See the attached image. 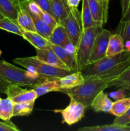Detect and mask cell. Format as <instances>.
<instances>
[{"mask_svg":"<svg viewBox=\"0 0 130 131\" xmlns=\"http://www.w3.org/2000/svg\"><path fill=\"white\" fill-rule=\"evenodd\" d=\"M108 1H110V0H108Z\"/></svg>","mask_w":130,"mask_h":131,"instance_id":"47","label":"cell"},{"mask_svg":"<svg viewBox=\"0 0 130 131\" xmlns=\"http://www.w3.org/2000/svg\"><path fill=\"white\" fill-rule=\"evenodd\" d=\"M36 55L35 56L38 60L52 66L64 70H70L69 68L61 61V59L51 49V47L50 49H36Z\"/></svg>","mask_w":130,"mask_h":131,"instance_id":"11","label":"cell"},{"mask_svg":"<svg viewBox=\"0 0 130 131\" xmlns=\"http://www.w3.org/2000/svg\"><path fill=\"white\" fill-rule=\"evenodd\" d=\"M89 8L93 19L101 23L104 25L108 20V14L105 11L103 6L98 0H88Z\"/></svg>","mask_w":130,"mask_h":131,"instance_id":"19","label":"cell"},{"mask_svg":"<svg viewBox=\"0 0 130 131\" xmlns=\"http://www.w3.org/2000/svg\"><path fill=\"white\" fill-rule=\"evenodd\" d=\"M81 14L84 29L90 28V27L98 26H103L101 23L96 21L93 19L90 8H89V4H88V0H82Z\"/></svg>","mask_w":130,"mask_h":131,"instance_id":"21","label":"cell"},{"mask_svg":"<svg viewBox=\"0 0 130 131\" xmlns=\"http://www.w3.org/2000/svg\"><path fill=\"white\" fill-rule=\"evenodd\" d=\"M39 17L46 23V24H47L48 26L52 27L53 29L58 24L57 22L56 21V19H54V17L50 14L47 12L43 11V10L42 11V12L41 13L40 15H39Z\"/></svg>","mask_w":130,"mask_h":131,"instance_id":"31","label":"cell"},{"mask_svg":"<svg viewBox=\"0 0 130 131\" xmlns=\"http://www.w3.org/2000/svg\"><path fill=\"white\" fill-rule=\"evenodd\" d=\"M113 124L119 125H129L130 124V107L121 116L116 117Z\"/></svg>","mask_w":130,"mask_h":131,"instance_id":"32","label":"cell"},{"mask_svg":"<svg viewBox=\"0 0 130 131\" xmlns=\"http://www.w3.org/2000/svg\"><path fill=\"white\" fill-rule=\"evenodd\" d=\"M126 90H127V89H126V88H120L118 90L109 93L108 97L115 101L122 99H124L126 97V95H127Z\"/></svg>","mask_w":130,"mask_h":131,"instance_id":"33","label":"cell"},{"mask_svg":"<svg viewBox=\"0 0 130 131\" xmlns=\"http://www.w3.org/2000/svg\"><path fill=\"white\" fill-rule=\"evenodd\" d=\"M98 1L100 2V3L101 4L102 6H103V8H104L105 11L108 14V5H109V1H107V0H98Z\"/></svg>","mask_w":130,"mask_h":131,"instance_id":"39","label":"cell"},{"mask_svg":"<svg viewBox=\"0 0 130 131\" xmlns=\"http://www.w3.org/2000/svg\"><path fill=\"white\" fill-rule=\"evenodd\" d=\"M35 1L42 10L49 13L52 15L51 12V0H33Z\"/></svg>","mask_w":130,"mask_h":131,"instance_id":"34","label":"cell"},{"mask_svg":"<svg viewBox=\"0 0 130 131\" xmlns=\"http://www.w3.org/2000/svg\"><path fill=\"white\" fill-rule=\"evenodd\" d=\"M102 29L103 26H98L85 28L83 30L75 51L78 68L80 71H82L88 65L94 40Z\"/></svg>","mask_w":130,"mask_h":131,"instance_id":"5","label":"cell"},{"mask_svg":"<svg viewBox=\"0 0 130 131\" xmlns=\"http://www.w3.org/2000/svg\"><path fill=\"white\" fill-rule=\"evenodd\" d=\"M62 1H64V3H65V5H67V6H68V3H67V0H62Z\"/></svg>","mask_w":130,"mask_h":131,"instance_id":"42","label":"cell"},{"mask_svg":"<svg viewBox=\"0 0 130 131\" xmlns=\"http://www.w3.org/2000/svg\"><path fill=\"white\" fill-rule=\"evenodd\" d=\"M3 17H5V16H4V15H3L1 12H0V19H2V18H3Z\"/></svg>","mask_w":130,"mask_h":131,"instance_id":"41","label":"cell"},{"mask_svg":"<svg viewBox=\"0 0 130 131\" xmlns=\"http://www.w3.org/2000/svg\"><path fill=\"white\" fill-rule=\"evenodd\" d=\"M14 102L9 98L1 99L0 101V119L9 121L13 117Z\"/></svg>","mask_w":130,"mask_h":131,"instance_id":"28","label":"cell"},{"mask_svg":"<svg viewBox=\"0 0 130 131\" xmlns=\"http://www.w3.org/2000/svg\"><path fill=\"white\" fill-rule=\"evenodd\" d=\"M113 102L104 92H101L95 97L90 104V108L96 113H109Z\"/></svg>","mask_w":130,"mask_h":131,"instance_id":"14","label":"cell"},{"mask_svg":"<svg viewBox=\"0 0 130 131\" xmlns=\"http://www.w3.org/2000/svg\"><path fill=\"white\" fill-rule=\"evenodd\" d=\"M110 80L98 78H90L85 79V81L81 85L69 90H61L85 106L86 108L90 107V104L95 97L100 92L108 88Z\"/></svg>","mask_w":130,"mask_h":131,"instance_id":"3","label":"cell"},{"mask_svg":"<svg viewBox=\"0 0 130 131\" xmlns=\"http://www.w3.org/2000/svg\"><path fill=\"white\" fill-rule=\"evenodd\" d=\"M129 20H130V0H129V5H128V7H127V11H126L125 15H124L123 17H121V21L120 22H126Z\"/></svg>","mask_w":130,"mask_h":131,"instance_id":"37","label":"cell"},{"mask_svg":"<svg viewBox=\"0 0 130 131\" xmlns=\"http://www.w3.org/2000/svg\"><path fill=\"white\" fill-rule=\"evenodd\" d=\"M124 51L125 48L122 37L119 33H112L108 41L106 56H114Z\"/></svg>","mask_w":130,"mask_h":131,"instance_id":"18","label":"cell"},{"mask_svg":"<svg viewBox=\"0 0 130 131\" xmlns=\"http://www.w3.org/2000/svg\"><path fill=\"white\" fill-rule=\"evenodd\" d=\"M69 6L65 5L62 0H51V12L52 15L57 23H59L68 15V8Z\"/></svg>","mask_w":130,"mask_h":131,"instance_id":"20","label":"cell"},{"mask_svg":"<svg viewBox=\"0 0 130 131\" xmlns=\"http://www.w3.org/2000/svg\"><path fill=\"white\" fill-rule=\"evenodd\" d=\"M129 2V0H121V8H122V17H123L125 15L126 11H127Z\"/></svg>","mask_w":130,"mask_h":131,"instance_id":"36","label":"cell"},{"mask_svg":"<svg viewBox=\"0 0 130 131\" xmlns=\"http://www.w3.org/2000/svg\"><path fill=\"white\" fill-rule=\"evenodd\" d=\"M15 5H16L17 7H19V0H10Z\"/></svg>","mask_w":130,"mask_h":131,"instance_id":"40","label":"cell"},{"mask_svg":"<svg viewBox=\"0 0 130 131\" xmlns=\"http://www.w3.org/2000/svg\"><path fill=\"white\" fill-rule=\"evenodd\" d=\"M20 129L12 122L5 121L3 124H0V131H19Z\"/></svg>","mask_w":130,"mask_h":131,"instance_id":"35","label":"cell"},{"mask_svg":"<svg viewBox=\"0 0 130 131\" xmlns=\"http://www.w3.org/2000/svg\"><path fill=\"white\" fill-rule=\"evenodd\" d=\"M124 88L130 90V67L122 72L119 75L108 82V88Z\"/></svg>","mask_w":130,"mask_h":131,"instance_id":"22","label":"cell"},{"mask_svg":"<svg viewBox=\"0 0 130 131\" xmlns=\"http://www.w3.org/2000/svg\"><path fill=\"white\" fill-rule=\"evenodd\" d=\"M112 34V33L110 31L103 28L102 30L97 35L94 40L88 65L95 62L106 56L108 41Z\"/></svg>","mask_w":130,"mask_h":131,"instance_id":"8","label":"cell"},{"mask_svg":"<svg viewBox=\"0 0 130 131\" xmlns=\"http://www.w3.org/2000/svg\"><path fill=\"white\" fill-rule=\"evenodd\" d=\"M15 64L20 65L29 72L48 78H61L73 72L56 67L38 60L36 56L17 58L13 60Z\"/></svg>","mask_w":130,"mask_h":131,"instance_id":"4","label":"cell"},{"mask_svg":"<svg viewBox=\"0 0 130 131\" xmlns=\"http://www.w3.org/2000/svg\"><path fill=\"white\" fill-rule=\"evenodd\" d=\"M1 98H0V101H1Z\"/></svg>","mask_w":130,"mask_h":131,"instance_id":"45","label":"cell"},{"mask_svg":"<svg viewBox=\"0 0 130 131\" xmlns=\"http://www.w3.org/2000/svg\"><path fill=\"white\" fill-rule=\"evenodd\" d=\"M35 101L14 103L13 116H23L29 115L33 111Z\"/></svg>","mask_w":130,"mask_h":131,"instance_id":"30","label":"cell"},{"mask_svg":"<svg viewBox=\"0 0 130 131\" xmlns=\"http://www.w3.org/2000/svg\"><path fill=\"white\" fill-rule=\"evenodd\" d=\"M80 0H67V3L69 6L71 7H77L79 5Z\"/></svg>","mask_w":130,"mask_h":131,"instance_id":"38","label":"cell"},{"mask_svg":"<svg viewBox=\"0 0 130 131\" xmlns=\"http://www.w3.org/2000/svg\"><path fill=\"white\" fill-rule=\"evenodd\" d=\"M4 92L14 103L35 101L38 97L33 88L31 90L22 89L20 86L14 84L7 85Z\"/></svg>","mask_w":130,"mask_h":131,"instance_id":"9","label":"cell"},{"mask_svg":"<svg viewBox=\"0 0 130 131\" xmlns=\"http://www.w3.org/2000/svg\"><path fill=\"white\" fill-rule=\"evenodd\" d=\"M51 49L56 52L61 61L69 68L71 72H76L79 70L77 63L75 53L68 51L65 48L60 46L50 43Z\"/></svg>","mask_w":130,"mask_h":131,"instance_id":"12","label":"cell"},{"mask_svg":"<svg viewBox=\"0 0 130 131\" xmlns=\"http://www.w3.org/2000/svg\"><path fill=\"white\" fill-rule=\"evenodd\" d=\"M22 37L29 42L32 46L35 47V49H43L50 48V43L49 41L36 32L24 31Z\"/></svg>","mask_w":130,"mask_h":131,"instance_id":"17","label":"cell"},{"mask_svg":"<svg viewBox=\"0 0 130 131\" xmlns=\"http://www.w3.org/2000/svg\"><path fill=\"white\" fill-rule=\"evenodd\" d=\"M56 79L42 76L23 70L3 60H0V80L8 84L34 88L48 79Z\"/></svg>","mask_w":130,"mask_h":131,"instance_id":"2","label":"cell"},{"mask_svg":"<svg viewBox=\"0 0 130 131\" xmlns=\"http://www.w3.org/2000/svg\"><path fill=\"white\" fill-rule=\"evenodd\" d=\"M0 29L17 35L20 37H22L24 31V30L19 26L17 22L6 17L0 19Z\"/></svg>","mask_w":130,"mask_h":131,"instance_id":"25","label":"cell"},{"mask_svg":"<svg viewBox=\"0 0 130 131\" xmlns=\"http://www.w3.org/2000/svg\"><path fill=\"white\" fill-rule=\"evenodd\" d=\"M79 131H130L129 125H119L112 124L110 125L84 127L78 129Z\"/></svg>","mask_w":130,"mask_h":131,"instance_id":"24","label":"cell"},{"mask_svg":"<svg viewBox=\"0 0 130 131\" xmlns=\"http://www.w3.org/2000/svg\"><path fill=\"white\" fill-rule=\"evenodd\" d=\"M69 97L70 102L68 106L63 110H56V112L61 114L62 123H66L68 125H71L79 122L84 117L87 108L84 105L78 102L73 97Z\"/></svg>","mask_w":130,"mask_h":131,"instance_id":"7","label":"cell"},{"mask_svg":"<svg viewBox=\"0 0 130 131\" xmlns=\"http://www.w3.org/2000/svg\"><path fill=\"white\" fill-rule=\"evenodd\" d=\"M18 7L10 0H0V12L6 17L17 21Z\"/></svg>","mask_w":130,"mask_h":131,"instance_id":"26","label":"cell"},{"mask_svg":"<svg viewBox=\"0 0 130 131\" xmlns=\"http://www.w3.org/2000/svg\"><path fill=\"white\" fill-rule=\"evenodd\" d=\"M4 122H0V124H3Z\"/></svg>","mask_w":130,"mask_h":131,"instance_id":"44","label":"cell"},{"mask_svg":"<svg viewBox=\"0 0 130 131\" xmlns=\"http://www.w3.org/2000/svg\"><path fill=\"white\" fill-rule=\"evenodd\" d=\"M17 22L24 31L36 32L35 27L30 13L20 2L18 7Z\"/></svg>","mask_w":130,"mask_h":131,"instance_id":"13","label":"cell"},{"mask_svg":"<svg viewBox=\"0 0 130 131\" xmlns=\"http://www.w3.org/2000/svg\"><path fill=\"white\" fill-rule=\"evenodd\" d=\"M33 89L36 92L38 97H40L51 92H60L62 88L60 83V78H56L45 81L34 87Z\"/></svg>","mask_w":130,"mask_h":131,"instance_id":"16","label":"cell"},{"mask_svg":"<svg viewBox=\"0 0 130 131\" xmlns=\"http://www.w3.org/2000/svg\"><path fill=\"white\" fill-rule=\"evenodd\" d=\"M28 1V0H19V2H22V1Z\"/></svg>","mask_w":130,"mask_h":131,"instance_id":"43","label":"cell"},{"mask_svg":"<svg viewBox=\"0 0 130 131\" xmlns=\"http://www.w3.org/2000/svg\"><path fill=\"white\" fill-rule=\"evenodd\" d=\"M68 12V17L59 24L65 28L70 42L76 49L84 30L82 14L77 7L69 6Z\"/></svg>","mask_w":130,"mask_h":131,"instance_id":"6","label":"cell"},{"mask_svg":"<svg viewBox=\"0 0 130 131\" xmlns=\"http://www.w3.org/2000/svg\"><path fill=\"white\" fill-rule=\"evenodd\" d=\"M30 14L33 19V23H34L36 32L48 40L52 33L53 28L46 24L38 15L32 14V13H30Z\"/></svg>","mask_w":130,"mask_h":131,"instance_id":"23","label":"cell"},{"mask_svg":"<svg viewBox=\"0 0 130 131\" xmlns=\"http://www.w3.org/2000/svg\"><path fill=\"white\" fill-rule=\"evenodd\" d=\"M85 81V78L80 70L73 72L70 74L60 78L62 90H69L81 85Z\"/></svg>","mask_w":130,"mask_h":131,"instance_id":"15","label":"cell"},{"mask_svg":"<svg viewBox=\"0 0 130 131\" xmlns=\"http://www.w3.org/2000/svg\"><path fill=\"white\" fill-rule=\"evenodd\" d=\"M130 107V97H126L122 99L113 102L109 113L116 117L123 115Z\"/></svg>","mask_w":130,"mask_h":131,"instance_id":"29","label":"cell"},{"mask_svg":"<svg viewBox=\"0 0 130 131\" xmlns=\"http://www.w3.org/2000/svg\"><path fill=\"white\" fill-rule=\"evenodd\" d=\"M129 67H130V52L124 51L114 56H105L87 65L81 72L85 79L98 78L111 81Z\"/></svg>","mask_w":130,"mask_h":131,"instance_id":"1","label":"cell"},{"mask_svg":"<svg viewBox=\"0 0 130 131\" xmlns=\"http://www.w3.org/2000/svg\"><path fill=\"white\" fill-rule=\"evenodd\" d=\"M115 33L122 37L125 51L130 52V20L126 22H120Z\"/></svg>","mask_w":130,"mask_h":131,"instance_id":"27","label":"cell"},{"mask_svg":"<svg viewBox=\"0 0 130 131\" xmlns=\"http://www.w3.org/2000/svg\"><path fill=\"white\" fill-rule=\"evenodd\" d=\"M48 40L52 44L63 47L68 51H69V49H71L75 51V48L70 42L66 29L59 23L54 28Z\"/></svg>","mask_w":130,"mask_h":131,"instance_id":"10","label":"cell"},{"mask_svg":"<svg viewBox=\"0 0 130 131\" xmlns=\"http://www.w3.org/2000/svg\"><path fill=\"white\" fill-rule=\"evenodd\" d=\"M107 1H108V0H107Z\"/></svg>","mask_w":130,"mask_h":131,"instance_id":"46","label":"cell"}]
</instances>
